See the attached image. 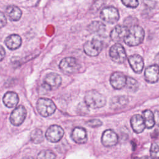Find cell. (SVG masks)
Here are the masks:
<instances>
[{
    "mask_svg": "<svg viewBox=\"0 0 159 159\" xmlns=\"http://www.w3.org/2000/svg\"><path fill=\"white\" fill-rule=\"evenodd\" d=\"M6 12L9 19L12 21H17L22 16L21 10L17 6L14 5H9L7 6Z\"/></svg>",
    "mask_w": 159,
    "mask_h": 159,
    "instance_id": "ffe728a7",
    "label": "cell"
},
{
    "mask_svg": "<svg viewBox=\"0 0 159 159\" xmlns=\"http://www.w3.org/2000/svg\"><path fill=\"white\" fill-rule=\"evenodd\" d=\"M145 80L150 83H154L159 80V65H152L148 66L144 73Z\"/></svg>",
    "mask_w": 159,
    "mask_h": 159,
    "instance_id": "5bb4252c",
    "label": "cell"
},
{
    "mask_svg": "<svg viewBox=\"0 0 159 159\" xmlns=\"http://www.w3.org/2000/svg\"><path fill=\"white\" fill-rule=\"evenodd\" d=\"M64 135V130L58 125H50L46 131L45 137L51 142H59Z\"/></svg>",
    "mask_w": 159,
    "mask_h": 159,
    "instance_id": "9c48e42d",
    "label": "cell"
},
{
    "mask_svg": "<svg viewBox=\"0 0 159 159\" xmlns=\"http://www.w3.org/2000/svg\"><path fill=\"white\" fill-rule=\"evenodd\" d=\"M101 18L105 22L109 24H114L119 19V13L118 10L112 6L104 7L101 12Z\"/></svg>",
    "mask_w": 159,
    "mask_h": 159,
    "instance_id": "ba28073f",
    "label": "cell"
},
{
    "mask_svg": "<svg viewBox=\"0 0 159 159\" xmlns=\"http://www.w3.org/2000/svg\"><path fill=\"white\" fill-rule=\"evenodd\" d=\"M130 66L134 72L140 73L142 72L144 66V62L142 57L139 55H132L128 58Z\"/></svg>",
    "mask_w": 159,
    "mask_h": 159,
    "instance_id": "9a60e30c",
    "label": "cell"
},
{
    "mask_svg": "<svg viewBox=\"0 0 159 159\" xmlns=\"http://www.w3.org/2000/svg\"><path fill=\"white\" fill-rule=\"evenodd\" d=\"M155 61L158 65H159V52L156 55L155 57Z\"/></svg>",
    "mask_w": 159,
    "mask_h": 159,
    "instance_id": "d6a6232c",
    "label": "cell"
},
{
    "mask_svg": "<svg viewBox=\"0 0 159 159\" xmlns=\"http://www.w3.org/2000/svg\"><path fill=\"white\" fill-rule=\"evenodd\" d=\"M86 124L91 127H98L102 125V122L99 119H91L88 120Z\"/></svg>",
    "mask_w": 159,
    "mask_h": 159,
    "instance_id": "f1b7e54d",
    "label": "cell"
},
{
    "mask_svg": "<svg viewBox=\"0 0 159 159\" xmlns=\"http://www.w3.org/2000/svg\"><path fill=\"white\" fill-rule=\"evenodd\" d=\"M37 159H55V155L50 150H42L39 153Z\"/></svg>",
    "mask_w": 159,
    "mask_h": 159,
    "instance_id": "484cf974",
    "label": "cell"
},
{
    "mask_svg": "<svg viewBox=\"0 0 159 159\" xmlns=\"http://www.w3.org/2000/svg\"><path fill=\"white\" fill-rule=\"evenodd\" d=\"M22 43V39L18 34H11L6 37L5 44L8 48L14 50L20 47Z\"/></svg>",
    "mask_w": 159,
    "mask_h": 159,
    "instance_id": "ac0fdd59",
    "label": "cell"
},
{
    "mask_svg": "<svg viewBox=\"0 0 159 159\" xmlns=\"http://www.w3.org/2000/svg\"><path fill=\"white\" fill-rule=\"evenodd\" d=\"M37 109L42 116L47 117L55 112L56 106L50 99L39 98L37 102Z\"/></svg>",
    "mask_w": 159,
    "mask_h": 159,
    "instance_id": "3957f363",
    "label": "cell"
},
{
    "mask_svg": "<svg viewBox=\"0 0 159 159\" xmlns=\"http://www.w3.org/2000/svg\"><path fill=\"white\" fill-rule=\"evenodd\" d=\"M128 103V99L126 96H115L111 101L110 106L113 109H118L124 107Z\"/></svg>",
    "mask_w": 159,
    "mask_h": 159,
    "instance_id": "44dd1931",
    "label": "cell"
},
{
    "mask_svg": "<svg viewBox=\"0 0 159 159\" xmlns=\"http://www.w3.org/2000/svg\"><path fill=\"white\" fill-rule=\"evenodd\" d=\"M127 77L121 72H114L111 74L110 83L112 86L116 89H120L126 84Z\"/></svg>",
    "mask_w": 159,
    "mask_h": 159,
    "instance_id": "4fadbf2b",
    "label": "cell"
},
{
    "mask_svg": "<svg viewBox=\"0 0 159 159\" xmlns=\"http://www.w3.org/2000/svg\"><path fill=\"white\" fill-rule=\"evenodd\" d=\"M61 83V76L55 73H50L47 74L45 78L44 82L42 84L41 88L45 91L53 90L58 88Z\"/></svg>",
    "mask_w": 159,
    "mask_h": 159,
    "instance_id": "5b68a950",
    "label": "cell"
},
{
    "mask_svg": "<svg viewBox=\"0 0 159 159\" xmlns=\"http://www.w3.org/2000/svg\"><path fill=\"white\" fill-rule=\"evenodd\" d=\"M85 53L90 57H95L99 54L102 49V43L101 40L93 39L87 41L83 45Z\"/></svg>",
    "mask_w": 159,
    "mask_h": 159,
    "instance_id": "52a82bcc",
    "label": "cell"
},
{
    "mask_svg": "<svg viewBox=\"0 0 159 159\" xmlns=\"http://www.w3.org/2000/svg\"><path fill=\"white\" fill-rule=\"evenodd\" d=\"M26 114L25 108L23 106H19L15 108L10 116L11 123L15 126L21 125L25 119Z\"/></svg>",
    "mask_w": 159,
    "mask_h": 159,
    "instance_id": "30bf717a",
    "label": "cell"
},
{
    "mask_svg": "<svg viewBox=\"0 0 159 159\" xmlns=\"http://www.w3.org/2000/svg\"><path fill=\"white\" fill-rule=\"evenodd\" d=\"M144 35L145 32L143 28L139 25H134L129 29L124 42L129 46H136L143 42Z\"/></svg>",
    "mask_w": 159,
    "mask_h": 159,
    "instance_id": "6da1fadb",
    "label": "cell"
},
{
    "mask_svg": "<svg viewBox=\"0 0 159 159\" xmlns=\"http://www.w3.org/2000/svg\"><path fill=\"white\" fill-rule=\"evenodd\" d=\"M101 142L102 145L105 147H113L116 145L118 142V136L112 130L107 129L104 131L101 137Z\"/></svg>",
    "mask_w": 159,
    "mask_h": 159,
    "instance_id": "7c38bea8",
    "label": "cell"
},
{
    "mask_svg": "<svg viewBox=\"0 0 159 159\" xmlns=\"http://www.w3.org/2000/svg\"><path fill=\"white\" fill-rule=\"evenodd\" d=\"M88 30L91 33L101 34L105 31L106 26L100 21H93L88 25Z\"/></svg>",
    "mask_w": 159,
    "mask_h": 159,
    "instance_id": "603a6c76",
    "label": "cell"
},
{
    "mask_svg": "<svg viewBox=\"0 0 159 159\" xmlns=\"http://www.w3.org/2000/svg\"><path fill=\"white\" fill-rule=\"evenodd\" d=\"M109 57L116 63H122L126 60V53L124 47L120 43L113 45L109 50Z\"/></svg>",
    "mask_w": 159,
    "mask_h": 159,
    "instance_id": "8992f818",
    "label": "cell"
},
{
    "mask_svg": "<svg viewBox=\"0 0 159 159\" xmlns=\"http://www.w3.org/2000/svg\"><path fill=\"white\" fill-rule=\"evenodd\" d=\"M0 23H1V27H3L5 26L7 24V20L6 17L4 15V14L2 12H1V15H0Z\"/></svg>",
    "mask_w": 159,
    "mask_h": 159,
    "instance_id": "f546056e",
    "label": "cell"
},
{
    "mask_svg": "<svg viewBox=\"0 0 159 159\" xmlns=\"http://www.w3.org/2000/svg\"><path fill=\"white\" fill-rule=\"evenodd\" d=\"M122 4L130 8H135L139 5L138 0H121Z\"/></svg>",
    "mask_w": 159,
    "mask_h": 159,
    "instance_id": "83f0119b",
    "label": "cell"
},
{
    "mask_svg": "<svg viewBox=\"0 0 159 159\" xmlns=\"http://www.w3.org/2000/svg\"><path fill=\"white\" fill-rule=\"evenodd\" d=\"M71 137L77 143H84L87 140V133L84 128L76 127L71 132Z\"/></svg>",
    "mask_w": 159,
    "mask_h": 159,
    "instance_id": "2e32d148",
    "label": "cell"
},
{
    "mask_svg": "<svg viewBox=\"0 0 159 159\" xmlns=\"http://www.w3.org/2000/svg\"><path fill=\"white\" fill-rule=\"evenodd\" d=\"M150 152L152 159H159V145L158 144L155 143H152Z\"/></svg>",
    "mask_w": 159,
    "mask_h": 159,
    "instance_id": "4316f807",
    "label": "cell"
},
{
    "mask_svg": "<svg viewBox=\"0 0 159 159\" xmlns=\"http://www.w3.org/2000/svg\"><path fill=\"white\" fill-rule=\"evenodd\" d=\"M125 86L128 89L133 92L136 91L139 88V83L137 81L131 77H127Z\"/></svg>",
    "mask_w": 159,
    "mask_h": 159,
    "instance_id": "d4e9b609",
    "label": "cell"
},
{
    "mask_svg": "<svg viewBox=\"0 0 159 159\" xmlns=\"http://www.w3.org/2000/svg\"><path fill=\"white\" fill-rule=\"evenodd\" d=\"M30 140L34 143H40L44 140V137L42 130L39 129H34L30 135Z\"/></svg>",
    "mask_w": 159,
    "mask_h": 159,
    "instance_id": "cb8c5ba5",
    "label": "cell"
},
{
    "mask_svg": "<svg viewBox=\"0 0 159 159\" xmlns=\"http://www.w3.org/2000/svg\"><path fill=\"white\" fill-rule=\"evenodd\" d=\"M59 68L65 73L73 74L79 71L81 65L76 58L73 57H66L60 62Z\"/></svg>",
    "mask_w": 159,
    "mask_h": 159,
    "instance_id": "277c9868",
    "label": "cell"
},
{
    "mask_svg": "<svg viewBox=\"0 0 159 159\" xmlns=\"http://www.w3.org/2000/svg\"><path fill=\"white\" fill-rule=\"evenodd\" d=\"M130 124L134 131L138 134L143 132L146 127L143 116L139 114H135L131 117Z\"/></svg>",
    "mask_w": 159,
    "mask_h": 159,
    "instance_id": "e0dca14e",
    "label": "cell"
},
{
    "mask_svg": "<svg viewBox=\"0 0 159 159\" xmlns=\"http://www.w3.org/2000/svg\"><path fill=\"white\" fill-rule=\"evenodd\" d=\"M154 116H155V123L158 125H159V110H156L155 113H154Z\"/></svg>",
    "mask_w": 159,
    "mask_h": 159,
    "instance_id": "4dcf8cb0",
    "label": "cell"
},
{
    "mask_svg": "<svg viewBox=\"0 0 159 159\" xmlns=\"http://www.w3.org/2000/svg\"><path fill=\"white\" fill-rule=\"evenodd\" d=\"M0 56H1V58H0L1 61H2L5 57V51H4V49L2 46H1V55Z\"/></svg>",
    "mask_w": 159,
    "mask_h": 159,
    "instance_id": "1f68e13d",
    "label": "cell"
},
{
    "mask_svg": "<svg viewBox=\"0 0 159 159\" xmlns=\"http://www.w3.org/2000/svg\"><path fill=\"white\" fill-rule=\"evenodd\" d=\"M128 30L129 28L126 25H117L111 32V39L116 42H121L124 40Z\"/></svg>",
    "mask_w": 159,
    "mask_h": 159,
    "instance_id": "8fae6325",
    "label": "cell"
},
{
    "mask_svg": "<svg viewBox=\"0 0 159 159\" xmlns=\"http://www.w3.org/2000/svg\"><path fill=\"white\" fill-rule=\"evenodd\" d=\"M139 159H152L151 157H147V156H145V157H142L141 158H140Z\"/></svg>",
    "mask_w": 159,
    "mask_h": 159,
    "instance_id": "836d02e7",
    "label": "cell"
},
{
    "mask_svg": "<svg viewBox=\"0 0 159 159\" xmlns=\"http://www.w3.org/2000/svg\"><path fill=\"white\" fill-rule=\"evenodd\" d=\"M142 116L144 119L146 127L147 129L152 128L155 124L154 114L150 110L146 109L143 111Z\"/></svg>",
    "mask_w": 159,
    "mask_h": 159,
    "instance_id": "7402d4cb",
    "label": "cell"
},
{
    "mask_svg": "<svg viewBox=\"0 0 159 159\" xmlns=\"http://www.w3.org/2000/svg\"><path fill=\"white\" fill-rule=\"evenodd\" d=\"M84 103L93 109H98L103 107L106 102V99L101 93L96 90L88 91L84 96Z\"/></svg>",
    "mask_w": 159,
    "mask_h": 159,
    "instance_id": "7a4b0ae2",
    "label": "cell"
},
{
    "mask_svg": "<svg viewBox=\"0 0 159 159\" xmlns=\"http://www.w3.org/2000/svg\"><path fill=\"white\" fill-rule=\"evenodd\" d=\"M3 102L7 107H14L19 102V97L17 93L13 91L7 92L3 97Z\"/></svg>",
    "mask_w": 159,
    "mask_h": 159,
    "instance_id": "d6986e66",
    "label": "cell"
}]
</instances>
